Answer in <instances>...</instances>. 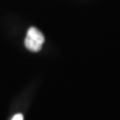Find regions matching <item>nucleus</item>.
I'll return each mask as SVG.
<instances>
[{
  "label": "nucleus",
  "instance_id": "2",
  "mask_svg": "<svg viewBox=\"0 0 120 120\" xmlns=\"http://www.w3.org/2000/svg\"><path fill=\"white\" fill-rule=\"evenodd\" d=\"M23 116L22 114H16L15 116H13V117L12 118V120H23Z\"/></svg>",
  "mask_w": 120,
  "mask_h": 120
},
{
  "label": "nucleus",
  "instance_id": "1",
  "mask_svg": "<svg viewBox=\"0 0 120 120\" xmlns=\"http://www.w3.org/2000/svg\"><path fill=\"white\" fill-rule=\"evenodd\" d=\"M45 42V37L41 31L36 28H30L25 38V46L31 52L41 50Z\"/></svg>",
  "mask_w": 120,
  "mask_h": 120
}]
</instances>
